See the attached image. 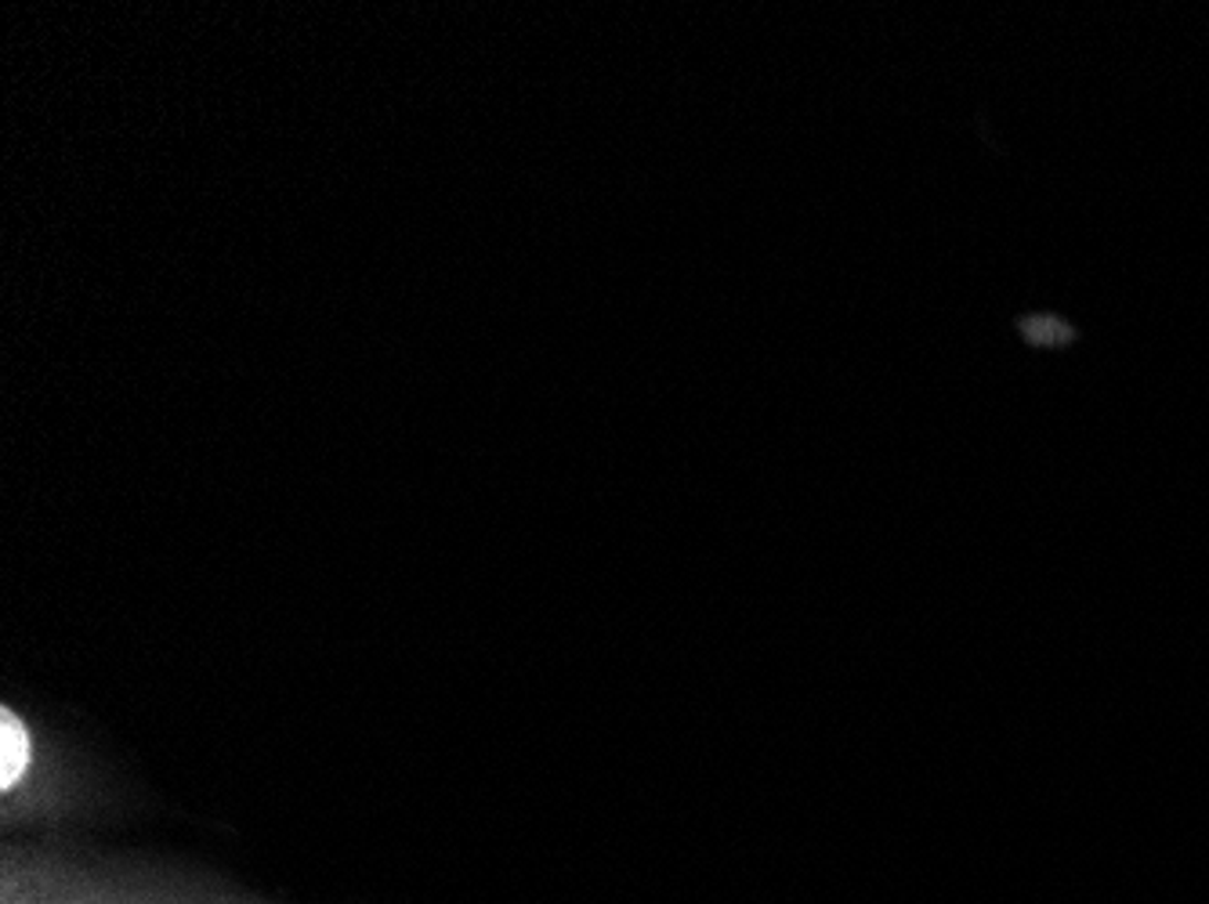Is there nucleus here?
Here are the masks:
<instances>
[{"label":"nucleus","instance_id":"f257e3e1","mask_svg":"<svg viewBox=\"0 0 1209 904\" xmlns=\"http://www.w3.org/2000/svg\"><path fill=\"white\" fill-rule=\"evenodd\" d=\"M22 767H25V731H19L15 720L4 716V785L15 781Z\"/></svg>","mask_w":1209,"mask_h":904}]
</instances>
